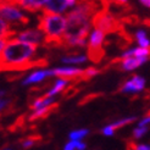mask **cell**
Listing matches in <instances>:
<instances>
[{
	"instance_id": "6da1fadb",
	"label": "cell",
	"mask_w": 150,
	"mask_h": 150,
	"mask_svg": "<svg viewBox=\"0 0 150 150\" xmlns=\"http://www.w3.org/2000/svg\"><path fill=\"white\" fill-rule=\"evenodd\" d=\"M37 49L34 44L22 42L11 37L0 54V71H25L35 66H44L47 61L37 60Z\"/></svg>"
},
{
	"instance_id": "7a4b0ae2",
	"label": "cell",
	"mask_w": 150,
	"mask_h": 150,
	"mask_svg": "<svg viewBox=\"0 0 150 150\" xmlns=\"http://www.w3.org/2000/svg\"><path fill=\"white\" fill-rule=\"evenodd\" d=\"M66 16L61 13L42 12L38 28L45 34V45L49 47H62V38L66 31Z\"/></svg>"
},
{
	"instance_id": "3957f363",
	"label": "cell",
	"mask_w": 150,
	"mask_h": 150,
	"mask_svg": "<svg viewBox=\"0 0 150 150\" xmlns=\"http://www.w3.org/2000/svg\"><path fill=\"white\" fill-rule=\"evenodd\" d=\"M92 26L94 28L101 29L105 33H115L121 31L122 22L109 10L101 9L96 11L92 17Z\"/></svg>"
},
{
	"instance_id": "277c9868",
	"label": "cell",
	"mask_w": 150,
	"mask_h": 150,
	"mask_svg": "<svg viewBox=\"0 0 150 150\" xmlns=\"http://www.w3.org/2000/svg\"><path fill=\"white\" fill-rule=\"evenodd\" d=\"M0 17L11 25H27L29 22V18L23 12V9L18 4H15L10 0L0 3Z\"/></svg>"
},
{
	"instance_id": "5b68a950",
	"label": "cell",
	"mask_w": 150,
	"mask_h": 150,
	"mask_svg": "<svg viewBox=\"0 0 150 150\" xmlns=\"http://www.w3.org/2000/svg\"><path fill=\"white\" fill-rule=\"evenodd\" d=\"M105 34L106 33L101 29L94 28L88 35V57L93 62H100V60L105 55V51L103 49Z\"/></svg>"
},
{
	"instance_id": "8992f818",
	"label": "cell",
	"mask_w": 150,
	"mask_h": 150,
	"mask_svg": "<svg viewBox=\"0 0 150 150\" xmlns=\"http://www.w3.org/2000/svg\"><path fill=\"white\" fill-rule=\"evenodd\" d=\"M13 37H16L17 39L22 42H27L34 44V45L39 47V45H45V34L42 31L40 28H29L25 29L22 32L16 33Z\"/></svg>"
},
{
	"instance_id": "52a82bcc",
	"label": "cell",
	"mask_w": 150,
	"mask_h": 150,
	"mask_svg": "<svg viewBox=\"0 0 150 150\" xmlns=\"http://www.w3.org/2000/svg\"><path fill=\"white\" fill-rule=\"evenodd\" d=\"M145 88V79L142 76H132L128 81H126L122 84L120 92L121 93H127V94H134V93H140L143 92Z\"/></svg>"
},
{
	"instance_id": "ba28073f",
	"label": "cell",
	"mask_w": 150,
	"mask_h": 150,
	"mask_svg": "<svg viewBox=\"0 0 150 150\" xmlns=\"http://www.w3.org/2000/svg\"><path fill=\"white\" fill-rule=\"evenodd\" d=\"M52 76L55 77H61L66 79H82L83 77V72L84 70L78 69V67H73V66H66V67H56L52 69Z\"/></svg>"
},
{
	"instance_id": "9c48e42d",
	"label": "cell",
	"mask_w": 150,
	"mask_h": 150,
	"mask_svg": "<svg viewBox=\"0 0 150 150\" xmlns=\"http://www.w3.org/2000/svg\"><path fill=\"white\" fill-rule=\"evenodd\" d=\"M48 77H52V71L51 70H37L33 71L28 74L27 77L23 78L22 84L23 86H33V84H38L40 82L45 81Z\"/></svg>"
},
{
	"instance_id": "30bf717a",
	"label": "cell",
	"mask_w": 150,
	"mask_h": 150,
	"mask_svg": "<svg viewBox=\"0 0 150 150\" xmlns=\"http://www.w3.org/2000/svg\"><path fill=\"white\" fill-rule=\"evenodd\" d=\"M67 7H70L67 0H47L42 11L51 13H64Z\"/></svg>"
},
{
	"instance_id": "8fae6325",
	"label": "cell",
	"mask_w": 150,
	"mask_h": 150,
	"mask_svg": "<svg viewBox=\"0 0 150 150\" xmlns=\"http://www.w3.org/2000/svg\"><path fill=\"white\" fill-rule=\"evenodd\" d=\"M149 60V57H137V56H128L122 59L121 64H120V67L123 71H133L140 67L142 65H144Z\"/></svg>"
},
{
	"instance_id": "7c38bea8",
	"label": "cell",
	"mask_w": 150,
	"mask_h": 150,
	"mask_svg": "<svg viewBox=\"0 0 150 150\" xmlns=\"http://www.w3.org/2000/svg\"><path fill=\"white\" fill-rule=\"evenodd\" d=\"M57 108V103L49 105V106L45 108H40V109H37V110H32L33 112L29 115V121H35V120H40V118H45L47 116H49L52 111Z\"/></svg>"
},
{
	"instance_id": "4fadbf2b",
	"label": "cell",
	"mask_w": 150,
	"mask_h": 150,
	"mask_svg": "<svg viewBox=\"0 0 150 150\" xmlns=\"http://www.w3.org/2000/svg\"><path fill=\"white\" fill-rule=\"evenodd\" d=\"M45 3H47V0H21L20 6L26 11L37 12L43 9Z\"/></svg>"
},
{
	"instance_id": "5bb4252c",
	"label": "cell",
	"mask_w": 150,
	"mask_h": 150,
	"mask_svg": "<svg viewBox=\"0 0 150 150\" xmlns=\"http://www.w3.org/2000/svg\"><path fill=\"white\" fill-rule=\"evenodd\" d=\"M70 84V81L69 79H66V78H61V77H57V79L55 81V83L54 86H52L49 91L47 92L45 95H49V96H55L57 95L59 93H61L64 92L65 89L67 88V86Z\"/></svg>"
},
{
	"instance_id": "9a60e30c",
	"label": "cell",
	"mask_w": 150,
	"mask_h": 150,
	"mask_svg": "<svg viewBox=\"0 0 150 150\" xmlns=\"http://www.w3.org/2000/svg\"><path fill=\"white\" fill-rule=\"evenodd\" d=\"M56 103L55 96H49V95H44L40 98H37L32 104H31V110H37L40 108H45L49 105H52Z\"/></svg>"
},
{
	"instance_id": "2e32d148",
	"label": "cell",
	"mask_w": 150,
	"mask_h": 150,
	"mask_svg": "<svg viewBox=\"0 0 150 150\" xmlns=\"http://www.w3.org/2000/svg\"><path fill=\"white\" fill-rule=\"evenodd\" d=\"M16 34L15 29L11 27V23L0 17V38L3 39H9L11 37Z\"/></svg>"
},
{
	"instance_id": "e0dca14e",
	"label": "cell",
	"mask_w": 150,
	"mask_h": 150,
	"mask_svg": "<svg viewBox=\"0 0 150 150\" xmlns=\"http://www.w3.org/2000/svg\"><path fill=\"white\" fill-rule=\"evenodd\" d=\"M87 60L88 56L86 55H67L61 57V62L67 65H79V64H84Z\"/></svg>"
},
{
	"instance_id": "ac0fdd59",
	"label": "cell",
	"mask_w": 150,
	"mask_h": 150,
	"mask_svg": "<svg viewBox=\"0 0 150 150\" xmlns=\"http://www.w3.org/2000/svg\"><path fill=\"white\" fill-rule=\"evenodd\" d=\"M138 117H136V116H131V117H125V118H121V120H117V121H115V122H112L110 126L114 128L115 131L116 129H118V128H121V127H125V126H127V125H131L132 122H134L137 120Z\"/></svg>"
},
{
	"instance_id": "d6986e66",
	"label": "cell",
	"mask_w": 150,
	"mask_h": 150,
	"mask_svg": "<svg viewBox=\"0 0 150 150\" xmlns=\"http://www.w3.org/2000/svg\"><path fill=\"white\" fill-rule=\"evenodd\" d=\"M87 148V144L81 140H72L70 139L69 143H66L64 149L65 150H84Z\"/></svg>"
},
{
	"instance_id": "ffe728a7",
	"label": "cell",
	"mask_w": 150,
	"mask_h": 150,
	"mask_svg": "<svg viewBox=\"0 0 150 150\" xmlns=\"http://www.w3.org/2000/svg\"><path fill=\"white\" fill-rule=\"evenodd\" d=\"M136 40L138 42L139 47H143V48H149L150 47V40L148 38L145 31H137V33H136Z\"/></svg>"
},
{
	"instance_id": "44dd1931",
	"label": "cell",
	"mask_w": 150,
	"mask_h": 150,
	"mask_svg": "<svg viewBox=\"0 0 150 150\" xmlns=\"http://www.w3.org/2000/svg\"><path fill=\"white\" fill-rule=\"evenodd\" d=\"M89 134V131L87 128H82V129H76V131H72L69 134V138L72 140H82L83 138H86Z\"/></svg>"
},
{
	"instance_id": "7402d4cb",
	"label": "cell",
	"mask_w": 150,
	"mask_h": 150,
	"mask_svg": "<svg viewBox=\"0 0 150 150\" xmlns=\"http://www.w3.org/2000/svg\"><path fill=\"white\" fill-rule=\"evenodd\" d=\"M148 129H149L148 126H138L137 128L133 129L132 136H133L134 139H139V138H142V137L145 136V134L148 133Z\"/></svg>"
},
{
	"instance_id": "603a6c76",
	"label": "cell",
	"mask_w": 150,
	"mask_h": 150,
	"mask_svg": "<svg viewBox=\"0 0 150 150\" xmlns=\"http://www.w3.org/2000/svg\"><path fill=\"white\" fill-rule=\"evenodd\" d=\"M99 73H100V70L95 69V67H88V69L84 70L82 79H91L92 77L96 76V74H99Z\"/></svg>"
},
{
	"instance_id": "cb8c5ba5",
	"label": "cell",
	"mask_w": 150,
	"mask_h": 150,
	"mask_svg": "<svg viewBox=\"0 0 150 150\" xmlns=\"http://www.w3.org/2000/svg\"><path fill=\"white\" fill-rule=\"evenodd\" d=\"M37 140H38V139H37V138H33V137L26 138V139L21 143V146L23 148V149H29V148H32V146H34V145H35Z\"/></svg>"
},
{
	"instance_id": "d4e9b609",
	"label": "cell",
	"mask_w": 150,
	"mask_h": 150,
	"mask_svg": "<svg viewBox=\"0 0 150 150\" xmlns=\"http://www.w3.org/2000/svg\"><path fill=\"white\" fill-rule=\"evenodd\" d=\"M9 105H10V100H7L1 96V98H0V114H1L4 110H6Z\"/></svg>"
},
{
	"instance_id": "484cf974",
	"label": "cell",
	"mask_w": 150,
	"mask_h": 150,
	"mask_svg": "<svg viewBox=\"0 0 150 150\" xmlns=\"http://www.w3.org/2000/svg\"><path fill=\"white\" fill-rule=\"evenodd\" d=\"M114 133H115V129L112 128L110 125L105 126L103 128V134H104V136H114Z\"/></svg>"
},
{
	"instance_id": "4316f807",
	"label": "cell",
	"mask_w": 150,
	"mask_h": 150,
	"mask_svg": "<svg viewBox=\"0 0 150 150\" xmlns=\"http://www.w3.org/2000/svg\"><path fill=\"white\" fill-rule=\"evenodd\" d=\"M6 40L7 39H3V38H0V54H1V51L5 47V44H6Z\"/></svg>"
},
{
	"instance_id": "83f0119b",
	"label": "cell",
	"mask_w": 150,
	"mask_h": 150,
	"mask_svg": "<svg viewBox=\"0 0 150 150\" xmlns=\"http://www.w3.org/2000/svg\"><path fill=\"white\" fill-rule=\"evenodd\" d=\"M139 1L143 4L144 6H146V7H149V9H150V0H139Z\"/></svg>"
},
{
	"instance_id": "f1b7e54d",
	"label": "cell",
	"mask_w": 150,
	"mask_h": 150,
	"mask_svg": "<svg viewBox=\"0 0 150 150\" xmlns=\"http://www.w3.org/2000/svg\"><path fill=\"white\" fill-rule=\"evenodd\" d=\"M69 1V5H70V7H73L74 5L77 4V1H79V0H67Z\"/></svg>"
},
{
	"instance_id": "f546056e",
	"label": "cell",
	"mask_w": 150,
	"mask_h": 150,
	"mask_svg": "<svg viewBox=\"0 0 150 150\" xmlns=\"http://www.w3.org/2000/svg\"><path fill=\"white\" fill-rule=\"evenodd\" d=\"M109 1H115V3H122V4H127L128 0H109Z\"/></svg>"
},
{
	"instance_id": "4dcf8cb0",
	"label": "cell",
	"mask_w": 150,
	"mask_h": 150,
	"mask_svg": "<svg viewBox=\"0 0 150 150\" xmlns=\"http://www.w3.org/2000/svg\"><path fill=\"white\" fill-rule=\"evenodd\" d=\"M5 95V92L4 91H0V98H1V96H4Z\"/></svg>"
},
{
	"instance_id": "1f68e13d",
	"label": "cell",
	"mask_w": 150,
	"mask_h": 150,
	"mask_svg": "<svg viewBox=\"0 0 150 150\" xmlns=\"http://www.w3.org/2000/svg\"><path fill=\"white\" fill-rule=\"evenodd\" d=\"M146 115H148V116H150V111H148V114H146Z\"/></svg>"
},
{
	"instance_id": "d6a6232c",
	"label": "cell",
	"mask_w": 150,
	"mask_h": 150,
	"mask_svg": "<svg viewBox=\"0 0 150 150\" xmlns=\"http://www.w3.org/2000/svg\"><path fill=\"white\" fill-rule=\"evenodd\" d=\"M3 1H5V0H0V3H3Z\"/></svg>"
}]
</instances>
